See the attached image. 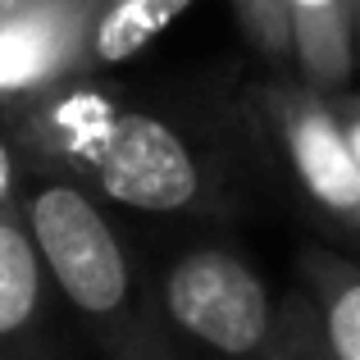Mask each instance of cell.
<instances>
[{
    "label": "cell",
    "mask_w": 360,
    "mask_h": 360,
    "mask_svg": "<svg viewBox=\"0 0 360 360\" xmlns=\"http://www.w3.org/2000/svg\"><path fill=\"white\" fill-rule=\"evenodd\" d=\"M27 174H60L96 201L141 214H187L210 196L196 146L169 119L123 105L96 78H73L41 96L0 105Z\"/></svg>",
    "instance_id": "1"
},
{
    "label": "cell",
    "mask_w": 360,
    "mask_h": 360,
    "mask_svg": "<svg viewBox=\"0 0 360 360\" xmlns=\"http://www.w3.org/2000/svg\"><path fill=\"white\" fill-rule=\"evenodd\" d=\"M23 210L60 301L105 360H178L160 288L87 187L60 174H27Z\"/></svg>",
    "instance_id": "2"
},
{
    "label": "cell",
    "mask_w": 360,
    "mask_h": 360,
    "mask_svg": "<svg viewBox=\"0 0 360 360\" xmlns=\"http://www.w3.org/2000/svg\"><path fill=\"white\" fill-rule=\"evenodd\" d=\"M160 306L178 342L219 360H264L278 324L264 278L229 246H192L160 269Z\"/></svg>",
    "instance_id": "3"
},
{
    "label": "cell",
    "mask_w": 360,
    "mask_h": 360,
    "mask_svg": "<svg viewBox=\"0 0 360 360\" xmlns=\"http://www.w3.org/2000/svg\"><path fill=\"white\" fill-rule=\"evenodd\" d=\"M255 105L310 210L360 246V169L333 96L310 87L306 78H269L255 91Z\"/></svg>",
    "instance_id": "4"
},
{
    "label": "cell",
    "mask_w": 360,
    "mask_h": 360,
    "mask_svg": "<svg viewBox=\"0 0 360 360\" xmlns=\"http://www.w3.org/2000/svg\"><path fill=\"white\" fill-rule=\"evenodd\" d=\"M96 0H23L0 18V105L87 78V32Z\"/></svg>",
    "instance_id": "5"
},
{
    "label": "cell",
    "mask_w": 360,
    "mask_h": 360,
    "mask_svg": "<svg viewBox=\"0 0 360 360\" xmlns=\"http://www.w3.org/2000/svg\"><path fill=\"white\" fill-rule=\"evenodd\" d=\"M55 278L23 201L0 214V360H55Z\"/></svg>",
    "instance_id": "6"
},
{
    "label": "cell",
    "mask_w": 360,
    "mask_h": 360,
    "mask_svg": "<svg viewBox=\"0 0 360 360\" xmlns=\"http://www.w3.org/2000/svg\"><path fill=\"white\" fill-rule=\"evenodd\" d=\"M292 27V64L319 91H338L356 64V0H283Z\"/></svg>",
    "instance_id": "7"
},
{
    "label": "cell",
    "mask_w": 360,
    "mask_h": 360,
    "mask_svg": "<svg viewBox=\"0 0 360 360\" xmlns=\"http://www.w3.org/2000/svg\"><path fill=\"white\" fill-rule=\"evenodd\" d=\"M196 0H96L87 32V78H105L119 64L137 60L169 23L192 9Z\"/></svg>",
    "instance_id": "8"
},
{
    "label": "cell",
    "mask_w": 360,
    "mask_h": 360,
    "mask_svg": "<svg viewBox=\"0 0 360 360\" xmlns=\"http://www.w3.org/2000/svg\"><path fill=\"white\" fill-rule=\"evenodd\" d=\"M301 292L315 301L324 342L338 360H360V264L333 251H301Z\"/></svg>",
    "instance_id": "9"
},
{
    "label": "cell",
    "mask_w": 360,
    "mask_h": 360,
    "mask_svg": "<svg viewBox=\"0 0 360 360\" xmlns=\"http://www.w3.org/2000/svg\"><path fill=\"white\" fill-rule=\"evenodd\" d=\"M264 360H338L324 342V328H319L315 301L306 292H288L278 306V324H274V338L264 347Z\"/></svg>",
    "instance_id": "10"
},
{
    "label": "cell",
    "mask_w": 360,
    "mask_h": 360,
    "mask_svg": "<svg viewBox=\"0 0 360 360\" xmlns=\"http://www.w3.org/2000/svg\"><path fill=\"white\" fill-rule=\"evenodd\" d=\"M233 14H238L246 41H251L274 69H288V64H292L288 5H283V0H233Z\"/></svg>",
    "instance_id": "11"
},
{
    "label": "cell",
    "mask_w": 360,
    "mask_h": 360,
    "mask_svg": "<svg viewBox=\"0 0 360 360\" xmlns=\"http://www.w3.org/2000/svg\"><path fill=\"white\" fill-rule=\"evenodd\" d=\"M23 187H27V160L14 146V137L0 128V214L23 201Z\"/></svg>",
    "instance_id": "12"
},
{
    "label": "cell",
    "mask_w": 360,
    "mask_h": 360,
    "mask_svg": "<svg viewBox=\"0 0 360 360\" xmlns=\"http://www.w3.org/2000/svg\"><path fill=\"white\" fill-rule=\"evenodd\" d=\"M333 110H338V119H342L347 137H352V155H356V169H360V91H338Z\"/></svg>",
    "instance_id": "13"
},
{
    "label": "cell",
    "mask_w": 360,
    "mask_h": 360,
    "mask_svg": "<svg viewBox=\"0 0 360 360\" xmlns=\"http://www.w3.org/2000/svg\"><path fill=\"white\" fill-rule=\"evenodd\" d=\"M18 5H23V0H0V18H5V14H14Z\"/></svg>",
    "instance_id": "14"
},
{
    "label": "cell",
    "mask_w": 360,
    "mask_h": 360,
    "mask_svg": "<svg viewBox=\"0 0 360 360\" xmlns=\"http://www.w3.org/2000/svg\"><path fill=\"white\" fill-rule=\"evenodd\" d=\"M356 18H360V0H356Z\"/></svg>",
    "instance_id": "15"
}]
</instances>
